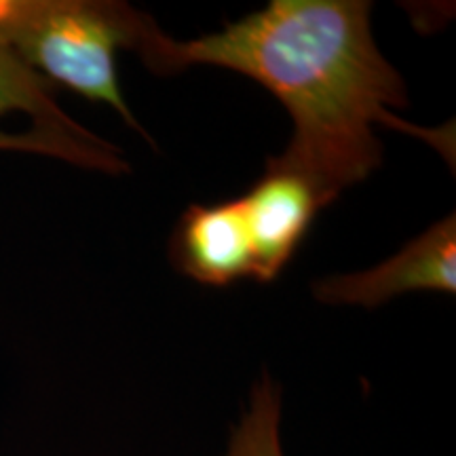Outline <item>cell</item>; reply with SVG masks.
Masks as SVG:
<instances>
[{
  "label": "cell",
  "mask_w": 456,
  "mask_h": 456,
  "mask_svg": "<svg viewBox=\"0 0 456 456\" xmlns=\"http://www.w3.org/2000/svg\"><path fill=\"white\" fill-rule=\"evenodd\" d=\"M363 0H273L220 32L178 43L155 28L138 55L157 74L191 66L241 72L285 106L294 135L275 161L330 203L380 165L374 125H402V77L376 47Z\"/></svg>",
  "instance_id": "1"
},
{
  "label": "cell",
  "mask_w": 456,
  "mask_h": 456,
  "mask_svg": "<svg viewBox=\"0 0 456 456\" xmlns=\"http://www.w3.org/2000/svg\"><path fill=\"white\" fill-rule=\"evenodd\" d=\"M0 151H21L45 155L47 152V140L34 129L28 131V134H7V131L0 129Z\"/></svg>",
  "instance_id": "8"
},
{
  "label": "cell",
  "mask_w": 456,
  "mask_h": 456,
  "mask_svg": "<svg viewBox=\"0 0 456 456\" xmlns=\"http://www.w3.org/2000/svg\"><path fill=\"white\" fill-rule=\"evenodd\" d=\"M456 292V216L433 224L397 256L374 269L322 279L313 285L330 305H362L368 309L406 292Z\"/></svg>",
  "instance_id": "4"
},
{
  "label": "cell",
  "mask_w": 456,
  "mask_h": 456,
  "mask_svg": "<svg viewBox=\"0 0 456 456\" xmlns=\"http://www.w3.org/2000/svg\"><path fill=\"white\" fill-rule=\"evenodd\" d=\"M175 266L205 285H231L254 275L252 239L241 199L191 205L171 241Z\"/></svg>",
  "instance_id": "5"
},
{
  "label": "cell",
  "mask_w": 456,
  "mask_h": 456,
  "mask_svg": "<svg viewBox=\"0 0 456 456\" xmlns=\"http://www.w3.org/2000/svg\"><path fill=\"white\" fill-rule=\"evenodd\" d=\"M32 7V0H0V34L24 17Z\"/></svg>",
  "instance_id": "9"
},
{
  "label": "cell",
  "mask_w": 456,
  "mask_h": 456,
  "mask_svg": "<svg viewBox=\"0 0 456 456\" xmlns=\"http://www.w3.org/2000/svg\"><path fill=\"white\" fill-rule=\"evenodd\" d=\"M239 199L252 239V279L260 283L281 275L317 214L330 205L306 175L283 167L275 159L266 163L260 180Z\"/></svg>",
  "instance_id": "3"
},
{
  "label": "cell",
  "mask_w": 456,
  "mask_h": 456,
  "mask_svg": "<svg viewBox=\"0 0 456 456\" xmlns=\"http://www.w3.org/2000/svg\"><path fill=\"white\" fill-rule=\"evenodd\" d=\"M224 456H285L281 446V389L262 376L249 393L248 410L232 427Z\"/></svg>",
  "instance_id": "7"
},
{
  "label": "cell",
  "mask_w": 456,
  "mask_h": 456,
  "mask_svg": "<svg viewBox=\"0 0 456 456\" xmlns=\"http://www.w3.org/2000/svg\"><path fill=\"white\" fill-rule=\"evenodd\" d=\"M24 112L32 118V127L70 135H94L83 125L61 110L55 102L53 85L30 66L0 38V117Z\"/></svg>",
  "instance_id": "6"
},
{
  "label": "cell",
  "mask_w": 456,
  "mask_h": 456,
  "mask_svg": "<svg viewBox=\"0 0 456 456\" xmlns=\"http://www.w3.org/2000/svg\"><path fill=\"white\" fill-rule=\"evenodd\" d=\"M155 28L142 11L114 0H32L30 11L0 38L51 85L110 106L146 135L123 98L117 53H138Z\"/></svg>",
  "instance_id": "2"
}]
</instances>
